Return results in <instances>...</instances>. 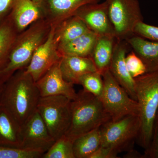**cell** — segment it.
Here are the masks:
<instances>
[{"instance_id": "6da1fadb", "label": "cell", "mask_w": 158, "mask_h": 158, "mask_svg": "<svg viewBox=\"0 0 158 158\" xmlns=\"http://www.w3.org/2000/svg\"><path fill=\"white\" fill-rule=\"evenodd\" d=\"M40 98L36 82L25 69H21L5 83L1 105L22 126L36 112Z\"/></svg>"}, {"instance_id": "7a4b0ae2", "label": "cell", "mask_w": 158, "mask_h": 158, "mask_svg": "<svg viewBox=\"0 0 158 158\" xmlns=\"http://www.w3.org/2000/svg\"><path fill=\"white\" fill-rule=\"evenodd\" d=\"M51 26L45 18L33 23L18 34L7 65L0 70L1 80L6 83L18 71L27 67L35 51L47 38Z\"/></svg>"}, {"instance_id": "3957f363", "label": "cell", "mask_w": 158, "mask_h": 158, "mask_svg": "<svg viewBox=\"0 0 158 158\" xmlns=\"http://www.w3.org/2000/svg\"><path fill=\"white\" fill-rule=\"evenodd\" d=\"M71 119L65 135L74 141L85 133L111 120L100 99L83 89L71 102Z\"/></svg>"}, {"instance_id": "277c9868", "label": "cell", "mask_w": 158, "mask_h": 158, "mask_svg": "<svg viewBox=\"0 0 158 158\" xmlns=\"http://www.w3.org/2000/svg\"><path fill=\"white\" fill-rule=\"evenodd\" d=\"M135 79L141 123L137 140L145 150L151 142L158 113V71L147 73Z\"/></svg>"}, {"instance_id": "5b68a950", "label": "cell", "mask_w": 158, "mask_h": 158, "mask_svg": "<svg viewBox=\"0 0 158 158\" xmlns=\"http://www.w3.org/2000/svg\"><path fill=\"white\" fill-rule=\"evenodd\" d=\"M104 88L100 99L112 121L128 116L139 115L137 101L133 99L114 78L110 70L102 74Z\"/></svg>"}, {"instance_id": "8992f818", "label": "cell", "mask_w": 158, "mask_h": 158, "mask_svg": "<svg viewBox=\"0 0 158 158\" xmlns=\"http://www.w3.org/2000/svg\"><path fill=\"white\" fill-rule=\"evenodd\" d=\"M71 100L63 95L41 97L37 110L55 140L67 133L71 119Z\"/></svg>"}, {"instance_id": "52a82bcc", "label": "cell", "mask_w": 158, "mask_h": 158, "mask_svg": "<svg viewBox=\"0 0 158 158\" xmlns=\"http://www.w3.org/2000/svg\"><path fill=\"white\" fill-rule=\"evenodd\" d=\"M108 14L117 40H125L134 34L136 26L143 22L138 0H106Z\"/></svg>"}, {"instance_id": "ba28073f", "label": "cell", "mask_w": 158, "mask_h": 158, "mask_svg": "<svg viewBox=\"0 0 158 158\" xmlns=\"http://www.w3.org/2000/svg\"><path fill=\"white\" fill-rule=\"evenodd\" d=\"M140 126L138 116H128L116 121H108L100 128L101 146L109 148L118 153L121 152L137 139Z\"/></svg>"}, {"instance_id": "9c48e42d", "label": "cell", "mask_w": 158, "mask_h": 158, "mask_svg": "<svg viewBox=\"0 0 158 158\" xmlns=\"http://www.w3.org/2000/svg\"><path fill=\"white\" fill-rule=\"evenodd\" d=\"M59 42L55 34V25L52 24L47 38L34 53L31 62L25 69L36 82L56 63L62 56L58 51Z\"/></svg>"}, {"instance_id": "30bf717a", "label": "cell", "mask_w": 158, "mask_h": 158, "mask_svg": "<svg viewBox=\"0 0 158 158\" xmlns=\"http://www.w3.org/2000/svg\"><path fill=\"white\" fill-rule=\"evenodd\" d=\"M55 141L37 110L21 126L22 149L44 154Z\"/></svg>"}, {"instance_id": "8fae6325", "label": "cell", "mask_w": 158, "mask_h": 158, "mask_svg": "<svg viewBox=\"0 0 158 158\" xmlns=\"http://www.w3.org/2000/svg\"><path fill=\"white\" fill-rule=\"evenodd\" d=\"M77 16L88 28L98 36L116 37L115 31L108 14L107 3H94L85 5L75 11L73 15Z\"/></svg>"}, {"instance_id": "7c38bea8", "label": "cell", "mask_w": 158, "mask_h": 158, "mask_svg": "<svg viewBox=\"0 0 158 158\" xmlns=\"http://www.w3.org/2000/svg\"><path fill=\"white\" fill-rule=\"evenodd\" d=\"M60 62L54 65L36 82L41 97L63 95L71 100L76 97L77 93L73 84L65 81L62 77L60 67Z\"/></svg>"}, {"instance_id": "4fadbf2b", "label": "cell", "mask_w": 158, "mask_h": 158, "mask_svg": "<svg viewBox=\"0 0 158 158\" xmlns=\"http://www.w3.org/2000/svg\"><path fill=\"white\" fill-rule=\"evenodd\" d=\"M128 46L125 40H116L109 70L130 96L137 101L135 79L129 73L126 64L125 58Z\"/></svg>"}, {"instance_id": "5bb4252c", "label": "cell", "mask_w": 158, "mask_h": 158, "mask_svg": "<svg viewBox=\"0 0 158 158\" xmlns=\"http://www.w3.org/2000/svg\"><path fill=\"white\" fill-rule=\"evenodd\" d=\"M9 17L19 34L37 20L46 18L43 6L32 0H14Z\"/></svg>"}, {"instance_id": "9a60e30c", "label": "cell", "mask_w": 158, "mask_h": 158, "mask_svg": "<svg viewBox=\"0 0 158 158\" xmlns=\"http://www.w3.org/2000/svg\"><path fill=\"white\" fill-rule=\"evenodd\" d=\"M101 0H44L42 6L46 18L51 24H57L70 17L82 6L99 3Z\"/></svg>"}, {"instance_id": "2e32d148", "label": "cell", "mask_w": 158, "mask_h": 158, "mask_svg": "<svg viewBox=\"0 0 158 158\" xmlns=\"http://www.w3.org/2000/svg\"><path fill=\"white\" fill-rule=\"evenodd\" d=\"M59 67L64 80L73 85L78 84L79 78L82 76L97 71L90 57L63 56Z\"/></svg>"}, {"instance_id": "e0dca14e", "label": "cell", "mask_w": 158, "mask_h": 158, "mask_svg": "<svg viewBox=\"0 0 158 158\" xmlns=\"http://www.w3.org/2000/svg\"><path fill=\"white\" fill-rule=\"evenodd\" d=\"M125 41L144 63L146 73L158 71V41L135 34Z\"/></svg>"}, {"instance_id": "ac0fdd59", "label": "cell", "mask_w": 158, "mask_h": 158, "mask_svg": "<svg viewBox=\"0 0 158 158\" xmlns=\"http://www.w3.org/2000/svg\"><path fill=\"white\" fill-rule=\"evenodd\" d=\"M21 125L4 106H0V145L20 148Z\"/></svg>"}, {"instance_id": "d6986e66", "label": "cell", "mask_w": 158, "mask_h": 158, "mask_svg": "<svg viewBox=\"0 0 158 158\" xmlns=\"http://www.w3.org/2000/svg\"><path fill=\"white\" fill-rule=\"evenodd\" d=\"M116 40L115 37H98L90 58L93 60L97 71L102 75L109 70Z\"/></svg>"}, {"instance_id": "ffe728a7", "label": "cell", "mask_w": 158, "mask_h": 158, "mask_svg": "<svg viewBox=\"0 0 158 158\" xmlns=\"http://www.w3.org/2000/svg\"><path fill=\"white\" fill-rule=\"evenodd\" d=\"M97 35L88 31L76 39L59 44L58 51L61 56H73L90 57L97 39Z\"/></svg>"}, {"instance_id": "44dd1931", "label": "cell", "mask_w": 158, "mask_h": 158, "mask_svg": "<svg viewBox=\"0 0 158 158\" xmlns=\"http://www.w3.org/2000/svg\"><path fill=\"white\" fill-rule=\"evenodd\" d=\"M54 24L59 44L71 41L90 31L81 19L74 15Z\"/></svg>"}, {"instance_id": "7402d4cb", "label": "cell", "mask_w": 158, "mask_h": 158, "mask_svg": "<svg viewBox=\"0 0 158 158\" xmlns=\"http://www.w3.org/2000/svg\"><path fill=\"white\" fill-rule=\"evenodd\" d=\"M97 128L79 136L74 140L75 158H89L101 146L100 129Z\"/></svg>"}, {"instance_id": "603a6c76", "label": "cell", "mask_w": 158, "mask_h": 158, "mask_svg": "<svg viewBox=\"0 0 158 158\" xmlns=\"http://www.w3.org/2000/svg\"><path fill=\"white\" fill-rule=\"evenodd\" d=\"M19 34L9 17L0 25V70L7 65L11 49Z\"/></svg>"}, {"instance_id": "cb8c5ba5", "label": "cell", "mask_w": 158, "mask_h": 158, "mask_svg": "<svg viewBox=\"0 0 158 158\" xmlns=\"http://www.w3.org/2000/svg\"><path fill=\"white\" fill-rule=\"evenodd\" d=\"M72 140L64 135L55 141L42 158H75Z\"/></svg>"}, {"instance_id": "d4e9b609", "label": "cell", "mask_w": 158, "mask_h": 158, "mask_svg": "<svg viewBox=\"0 0 158 158\" xmlns=\"http://www.w3.org/2000/svg\"><path fill=\"white\" fill-rule=\"evenodd\" d=\"M78 85H81L85 91L100 98L104 88L101 74L98 72L90 73L82 76L79 79Z\"/></svg>"}, {"instance_id": "484cf974", "label": "cell", "mask_w": 158, "mask_h": 158, "mask_svg": "<svg viewBox=\"0 0 158 158\" xmlns=\"http://www.w3.org/2000/svg\"><path fill=\"white\" fill-rule=\"evenodd\" d=\"M43 154L36 151L0 145V158H39Z\"/></svg>"}, {"instance_id": "4316f807", "label": "cell", "mask_w": 158, "mask_h": 158, "mask_svg": "<svg viewBox=\"0 0 158 158\" xmlns=\"http://www.w3.org/2000/svg\"><path fill=\"white\" fill-rule=\"evenodd\" d=\"M125 62L129 73L134 79L146 73L144 63L133 51L127 55Z\"/></svg>"}, {"instance_id": "83f0119b", "label": "cell", "mask_w": 158, "mask_h": 158, "mask_svg": "<svg viewBox=\"0 0 158 158\" xmlns=\"http://www.w3.org/2000/svg\"><path fill=\"white\" fill-rule=\"evenodd\" d=\"M134 34L149 40L158 41V27L148 24L144 22L136 26Z\"/></svg>"}, {"instance_id": "f1b7e54d", "label": "cell", "mask_w": 158, "mask_h": 158, "mask_svg": "<svg viewBox=\"0 0 158 158\" xmlns=\"http://www.w3.org/2000/svg\"><path fill=\"white\" fill-rule=\"evenodd\" d=\"M144 158H158V113L154 127L152 139L149 147L144 150Z\"/></svg>"}, {"instance_id": "f546056e", "label": "cell", "mask_w": 158, "mask_h": 158, "mask_svg": "<svg viewBox=\"0 0 158 158\" xmlns=\"http://www.w3.org/2000/svg\"><path fill=\"white\" fill-rule=\"evenodd\" d=\"M118 153L109 148L101 146L89 158H117Z\"/></svg>"}, {"instance_id": "4dcf8cb0", "label": "cell", "mask_w": 158, "mask_h": 158, "mask_svg": "<svg viewBox=\"0 0 158 158\" xmlns=\"http://www.w3.org/2000/svg\"><path fill=\"white\" fill-rule=\"evenodd\" d=\"M14 0H0V21L11 11Z\"/></svg>"}, {"instance_id": "1f68e13d", "label": "cell", "mask_w": 158, "mask_h": 158, "mask_svg": "<svg viewBox=\"0 0 158 158\" xmlns=\"http://www.w3.org/2000/svg\"><path fill=\"white\" fill-rule=\"evenodd\" d=\"M5 82L3 81L2 80L0 79V106L1 105V100H2V96L4 87H5Z\"/></svg>"}, {"instance_id": "d6a6232c", "label": "cell", "mask_w": 158, "mask_h": 158, "mask_svg": "<svg viewBox=\"0 0 158 158\" xmlns=\"http://www.w3.org/2000/svg\"><path fill=\"white\" fill-rule=\"evenodd\" d=\"M33 2L39 6H42L44 0H32Z\"/></svg>"}, {"instance_id": "836d02e7", "label": "cell", "mask_w": 158, "mask_h": 158, "mask_svg": "<svg viewBox=\"0 0 158 158\" xmlns=\"http://www.w3.org/2000/svg\"></svg>"}]
</instances>
